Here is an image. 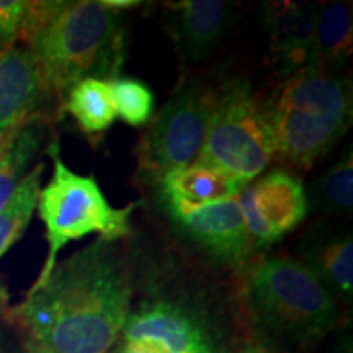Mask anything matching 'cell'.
<instances>
[{
	"mask_svg": "<svg viewBox=\"0 0 353 353\" xmlns=\"http://www.w3.org/2000/svg\"><path fill=\"white\" fill-rule=\"evenodd\" d=\"M131 281L114 241L97 239L32 286L13 317L30 345L50 353H107L125 329Z\"/></svg>",
	"mask_w": 353,
	"mask_h": 353,
	"instance_id": "1",
	"label": "cell"
},
{
	"mask_svg": "<svg viewBox=\"0 0 353 353\" xmlns=\"http://www.w3.org/2000/svg\"><path fill=\"white\" fill-rule=\"evenodd\" d=\"M25 46L44 97L63 101L82 79H117L125 57V32L120 13L100 0L59 2Z\"/></svg>",
	"mask_w": 353,
	"mask_h": 353,
	"instance_id": "2",
	"label": "cell"
},
{
	"mask_svg": "<svg viewBox=\"0 0 353 353\" xmlns=\"http://www.w3.org/2000/svg\"><path fill=\"white\" fill-rule=\"evenodd\" d=\"M241 299L263 341L288 348L311 347L337 322V301L296 259L268 257L244 273Z\"/></svg>",
	"mask_w": 353,
	"mask_h": 353,
	"instance_id": "3",
	"label": "cell"
},
{
	"mask_svg": "<svg viewBox=\"0 0 353 353\" xmlns=\"http://www.w3.org/2000/svg\"><path fill=\"white\" fill-rule=\"evenodd\" d=\"M352 83L342 70L304 68L267 100L276 159L306 172L352 125Z\"/></svg>",
	"mask_w": 353,
	"mask_h": 353,
	"instance_id": "4",
	"label": "cell"
},
{
	"mask_svg": "<svg viewBox=\"0 0 353 353\" xmlns=\"http://www.w3.org/2000/svg\"><path fill=\"white\" fill-rule=\"evenodd\" d=\"M52 175L46 187L39 190L37 210L46 229L48 255L38 280L41 285L57 265V255L70 241L88 234L100 239L117 241L130 236V218L134 203L126 208H113L97 183L94 175H79L64 164L57 143L50 145Z\"/></svg>",
	"mask_w": 353,
	"mask_h": 353,
	"instance_id": "5",
	"label": "cell"
},
{
	"mask_svg": "<svg viewBox=\"0 0 353 353\" xmlns=\"http://www.w3.org/2000/svg\"><path fill=\"white\" fill-rule=\"evenodd\" d=\"M273 161L276 148L267 101L244 83L226 88L218 95L205 143L193 164L228 172L249 183Z\"/></svg>",
	"mask_w": 353,
	"mask_h": 353,
	"instance_id": "6",
	"label": "cell"
},
{
	"mask_svg": "<svg viewBox=\"0 0 353 353\" xmlns=\"http://www.w3.org/2000/svg\"><path fill=\"white\" fill-rule=\"evenodd\" d=\"M218 94L213 88L188 83L170 97L138 143V165L152 180L196 161Z\"/></svg>",
	"mask_w": 353,
	"mask_h": 353,
	"instance_id": "7",
	"label": "cell"
},
{
	"mask_svg": "<svg viewBox=\"0 0 353 353\" xmlns=\"http://www.w3.org/2000/svg\"><path fill=\"white\" fill-rule=\"evenodd\" d=\"M252 247H268L293 231L307 214L306 190L296 176L273 170L237 195Z\"/></svg>",
	"mask_w": 353,
	"mask_h": 353,
	"instance_id": "8",
	"label": "cell"
},
{
	"mask_svg": "<svg viewBox=\"0 0 353 353\" xmlns=\"http://www.w3.org/2000/svg\"><path fill=\"white\" fill-rule=\"evenodd\" d=\"M170 219L190 241L218 262L241 267L252 244L236 198L203 206H164Z\"/></svg>",
	"mask_w": 353,
	"mask_h": 353,
	"instance_id": "9",
	"label": "cell"
},
{
	"mask_svg": "<svg viewBox=\"0 0 353 353\" xmlns=\"http://www.w3.org/2000/svg\"><path fill=\"white\" fill-rule=\"evenodd\" d=\"M262 10L270 52L281 77L286 79L309 68L314 54L317 6L311 2L276 0L265 2Z\"/></svg>",
	"mask_w": 353,
	"mask_h": 353,
	"instance_id": "10",
	"label": "cell"
},
{
	"mask_svg": "<svg viewBox=\"0 0 353 353\" xmlns=\"http://www.w3.org/2000/svg\"><path fill=\"white\" fill-rule=\"evenodd\" d=\"M232 3L185 0L167 6V25L176 51L187 63H200L214 50L229 25Z\"/></svg>",
	"mask_w": 353,
	"mask_h": 353,
	"instance_id": "11",
	"label": "cell"
},
{
	"mask_svg": "<svg viewBox=\"0 0 353 353\" xmlns=\"http://www.w3.org/2000/svg\"><path fill=\"white\" fill-rule=\"evenodd\" d=\"M298 262L319 278L332 294H353V239L347 229L322 223L309 229L298 244Z\"/></svg>",
	"mask_w": 353,
	"mask_h": 353,
	"instance_id": "12",
	"label": "cell"
},
{
	"mask_svg": "<svg viewBox=\"0 0 353 353\" xmlns=\"http://www.w3.org/2000/svg\"><path fill=\"white\" fill-rule=\"evenodd\" d=\"M43 99L28 50L12 46L0 52V138L37 117Z\"/></svg>",
	"mask_w": 353,
	"mask_h": 353,
	"instance_id": "13",
	"label": "cell"
},
{
	"mask_svg": "<svg viewBox=\"0 0 353 353\" xmlns=\"http://www.w3.org/2000/svg\"><path fill=\"white\" fill-rule=\"evenodd\" d=\"M125 341L154 339L170 353H214L200 322L169 303H157L130 314L121 332Z\"/></svg>",
	"mask_w": 353,
	"mask_h": 353,
	"instance_id": "14",
	"label": "cell"
},
{
	"mask_svg": "<svg viewBox=\"0 0 353 353\" xmlns=\"http://www.w3.org/2000/svg\"><path fill=\"white\" fill-rule=\"evenodd\" d=\"M247 185L228 172L192 164L162 176L159 192L164 206H203L237 198Z\"/></svg>",
	"mask_w": 353,
	"mask_h": 353,
	"instance_id": "15",
	"label": "cell"
},
{
	"mask_svg": "<svg viewBox=\"0 0 353 353\" xmlns=\"http://www.w3.org/2000/svg\"><path fill=\"white\" fill-rule=\"evenodd\" d=\"M353 50L352 6L325 2L317 6L314 54L309 68L342 70Z\"/></svg>",
	"mask_w": 353,
	"mask_h": 353,
	"instance_id": "16",
	"label": "cell"
},
{
	"mask_svg": "<svg viewBox=\"0 0 353 353\" xmlns=\"http://www.w3.org/2000/svg\"><path fill=\"white\" fill-rule=\"evenodd\" d=\"M63 103L79 128L92 138H100L117 120L112 83L101 79L87 77L74 83Z\"/></svg>",
	"mask_w": 353,
	"mask_h": 353,
	"instance_id": "17",
	"label": "cell"
},
{
	"mask_svg": "<svg viewBox=\"0 0 353 353\" xmlns=\"http://www.w3.org/2000/svg\"><path fill=\"white\" fill-rule=\"evenodd\" d=\"M44 164H39L26 174L17 185L15 192L0 210V259L23 236L37 210Z\"/></svg>",
	"mask_w": 353,
	"mask_h": 353,
	"instance_id": "18",
	"label": "cell"
},
{
	"mask_svg": "<svg viewBox=\"0 0 353 353\" xmlns=\"http://www.w3.org/2000/svg\"><path fill=\"white\" fill-rule=\"evenodd\" d=\"M307 208L324 214H350L353 208V159L352 151L329 167L306 192Z\"/></svg>",
	"mask_w": 353,
	"mask_h": 353,
	"instance_id": "19",
	"label": "cell"
},
{
	"mask_svg": "<svg viewBox=\"0 0 353 353\" xmlns=\"http://www.w3.org/2000/svg\"><path fill=\"white\" fill-rule=\"evenodd\" d=\"M41 128L43 121L37 114L15 131L6 152L0 157V210L6 206L8 198L15 192L17 185L25 176L30 161L41 145Z\"/></svg>",
	"mask_w": 353,
	"mask_h": 353,
	"instance_id": "20",
	"label": "cell"
},
{
	"mask_svg": "<svg viewBox=\"0 0 353 353\" xmlns=\"http://www.w3.org/2000/svg\"><path fill=\"white\" fill-rule=\"evenodd\" d=\"M110 83L117 117L134 128L148 125L154 113V95L149 87L136 79H114Z\"/></svg>",
	"mask_w": 353,
	"mask_h": 353,
	"instance_id": "21",
	"label": "cell"
},
{
	"mask_svg": "<svg viewBox=\"0 0 353 353\" xmlns=\"http://www.w3.org/2000/svg\"><path fill=\"white\" fill-rule=\"evenodd\" d=\"M23 12V0H0V46L3 51L15 46Z\"/></svg>",
	"mask_w": 353,
	"mask_h": 353,
	"instance_id": "22",
	"label": "cell"
},
{
	"mask_svg": "<svg viewBox=\"0 0 353 353\" xmlns=\"http://www.w3.org/2000/svg\"><path fill=\"white\" fill-rule=\"evenodd\" d=\"M121 353H170L161 342L154 339H134V341H125Z\"/></svg>",
	"mask_w": 353,
	"mask_h": 353,
	"instance_id": "23",
	"label": "cell"
},
{
	"mask_svg": "<svg viewBox=\"0 0 353 353\" xmlns=\"http://www.w3.org/2000/svg\"><path fill=\"white\" fill-rule=\"evenodd\" d=\"M100 2L107 8H110V10H114V12L123 10V8H131V7L139 6V2H136V0H100Z\"/></svg>",
	"mask_w": 353,
	"mask_h": 353,
	"instance_id": "24",
	"label": "cell"
},
{
	"mask_svg": "<svg viewBox=\"0 0 353 353\" xmlns=\"http://www.w3.org/2000/svg\"><path fill=\"white\" fill-rule=\"evenodd\" d=\"M28 121H30V120H28ZM23 125H25V123H23ZM19 128H20V126H19ZM19 128H15V130L10 131V132H7L6 136H2V138H0V157L3 156V152H6L8 143H10L12 138H13V134H15V131L19 130Z\"/></svg>",
	"mask_w": 353,
	"mask_h": 353,
	"instance_id": "25",
	"label": "cell"
},
{
	"mask_svg": "<svg viewBox=\"0 0 353 353\" xmlns=\"http://www.w3.org/2000/svg\"><path fill=\"white\" fill-rule=\"evenodd\" d=\"M341 353H352V343H350V341H348L347 343H343Z\"/></svg>",
	"mask_w": 353,
	"mask_h": 353,
	"instance_id": "26",
	"label": "cell"
},
{
	"mask_svg": "<svg viewBox=\"0 0 353 353\" xmlns=\"http://www.w3.org/2000/svg\"><path fill=\"white\" fill-rule=\"evenodd\" d=\"M28 353H50V352H44V350H41V348H38V347L28 345Z\"/></svg>",
	"mask_w": 353,
	"mask_h": 353,
	"instance_id": "27",
	"label": "cell"
},
{
	"mask_svg": "<svg viewBox=\"0 0 353 353\" xmlns=\"http://www.w3.org/2000/svg\"><path fill=\"white\" fill-rule=\"evenodd\" d=\"M3 301H6V294H3L2 286H0V309L3 307Z\"/></svg>",
	"mask_w": 353,
	"mask_h": 353,
	"instance_id": "28",
	"label": "cell"
},
{
	"mask_svg": "<svg viewBox=\"0 0 353 353\" xmlns=\"http://www.w3.org/2000/svg\"><path fill=\"white\" fill-rule=\"evenodd\" d=\"M255 353H259V352H255Z\"/></svg>",
	"mask_w": 353,
	"mask_h": 353,
	"instance_id": "29",
	"label": "cell"
}]
</instances>
